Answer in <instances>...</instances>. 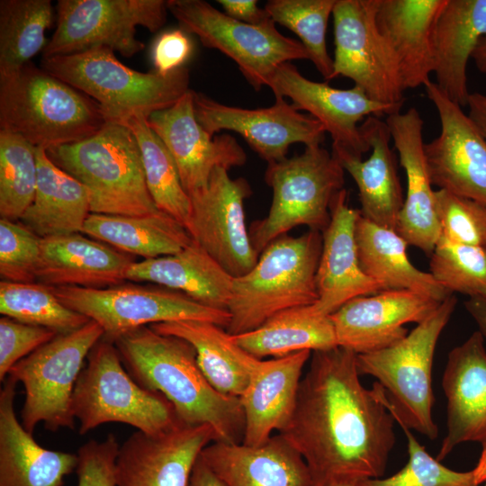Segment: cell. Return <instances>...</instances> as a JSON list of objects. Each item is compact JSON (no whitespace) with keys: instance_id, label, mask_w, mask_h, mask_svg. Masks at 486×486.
<instances>
[{"instance_id":"52","label":"cell","mask_w":486,"mask_h":486,"mask_svg":"<svg viewBox=\"0 0 486 486\" xmlns=\"http://www.w3.org/2000/svg\"><path fill=\"white\" fill-rule=\"evenodd\" d=\"M189 486H226L199 456L190 478Z\"/></svg>"},{"instance_id":"56","label":"cell","mask_w":486,"mask_h":486,"mask_svg":"<svg viewBox=\"0 0 486 486\" xmlns=\"http://www.w3.org/2000/svg\"><path fill=\"white\" fill-rule=\"evenodd\" d=\"M332 486H356V483H338Z\"/></svg>"},{"instance_id":"51","label":"cell","mask_w":486,"mask_h":486,"mask_svg":"<svg viewBox=\"0 0 486 486\" xmlns=\"http://www.w3.org/2000/svg\"><path fill=\"white\" fill-rule=\"evenodd\" d=\"M467 105L469 118L486 140V95L480 93H470Z\"/></svg>"},{"instance_id":"43","label":"cell","mask_w":486,"mask_h":486,"mask_svg":"<svg viewBox=\"0 0 486 486\" xmlns=\"http://www.w3.org/2000/svg\"><path fill=\"white\" fill-rule=\"evenodd\" d=\"M429 273L450 293L486 297V248L454 243L440 235Z\"/></svg>"},{"instance_id":"31","label":"cell","mask_w":486,"mask_h":486,"mask_svg":"<svg viewBox=\"0 0 486 486\" xmlns=\"http://www.w3.org/2000/svg\"><path fill=\"white\" fill-rule=\"evenodd\" d=\"M486 37V0H447L434 29V71L441 91L461 107L467 105V65Z\"/></svg>"},{"instance_id":"16","label":"cell","mask_w":486,"mask_h":486,"mask_svg":"<svg viewBox=\"0 0 486 486\" xmlns=\"http://www.w3.org/2000/svg\"><path fill=\"white\" fill-rule=\"evenodd\" d=\"M275 98L287 97L298 111L308 112L332 139V151L362 158L370 150L358 122L370 116L382 117L401 111L400 106L372 100L361 88L338 89L328 83L303 76L291 62L280 65L267 86Z\"/></svg>"},{"instance_id":"2","label":"cell","mask_w":486,"mask_h":486,"mask_svg":"<svg viewBox=\"0 0 486 486\" xmlns=\"http://www.w3.org/2000/svg\"><path fill=\"white\" fill-rule=\"evenodd\" d=\"M112 343L130 376L143 388L162 394L180 422L210 426L216 441L242 443L240 399L220 393L209 382L191 344L149 326L130 330Z\"/></svg>"},{"instance_id":"19","label":"cell","mask_w":486,"mask_h":486,"mask_svg":"<svg viewBox=\"0 0 486 486\" xmlns=\"http://www.w3.org/2000/svg\"><path fill=\"white\" fill-rule=\"evenodd\" d=\"M213 441L208 425L179 422L158 435L136 431L120 446L116 486H189L196 461Z\"/></svg>"},{"instance_id":"55","label":"cell","mask_w":486,"mask_h":486,"mask_svg":"<svg viewBox=\"0 0 486 486\" xmlns=\"http://www.w3.org/2000/svg\"><path fill=\"white\" fill-rule=\"evenodd\" d=\"M472 472L475 482L478 485L486 482V444L482 446L481 456Z\"/></svg>"},{"instance_id":"46","label":"cell","mask_w":486,"mask_h":486,"mask_svg":"<svg viewBox=\"0 0 486 486\" xmlns=\"http://www.w3.org/2000/svg\"><path fill=\"white\" fill-rule=\"evenodd\" d=\"M40 238L19 221L0 220V275L2 280L34 283Z\"/></svg>"},{"instance_id":"7","label":"cell","mask_w":486,"mask_h":486,"mask_svg":"<svg viewBox=\"0 0 486 486\" xmlns=\"http://www.w3.org/2000/svg\"><path fill=\"white\" fill-rule=\"evenodd\" d=\"M456 302L454 295L448 296L400 342L356 356L360 375L378 381L381 400L394 420L429 439H436L438 434L432 415L434 354Z\"/></svg>"},{"instance_id":"42","label":"cell","mask_w":486,"mask_h":486,"mask_svg":"<svg viewBox=\"0 0 486 486\" xmlns=\"http://www.w3.org/2000/svg\"><path fill=\"white\" fill-rule=\"evenodd\" d=\"M336 0H270L265 9L271 19L292 32L307 50L310 60L326 80L333 79L326 32Z\"/></svg>"},{"instance_id":"24","label":"cell","mask_w":486,"mask_h":486,"mask_svg":"<svg viewBox=\"0 0 486 486\" xmlns=\"http://www.w3.org/2000/svg\"><path fill=\"white\" fill-rule=\"evenodd\" d=\"M442 387L447 400V433L438 461L459 444H486V348L479 330L449 352Z\"/></svg>"},{"instance_id":"37","label":"cell","mask_w":486,"mask_h":486,"mask_svg":"<svg viewBox=\"0 0 486 486\" xmlns=\"http://www.w3.org/2000/svg\"><path fill=\"white\" fill-rule=\"evenodd\" d=\"M310 306L281 311L254 330L231 335L232 338L241 348L258 359L338 346L330 317L315 313Z\"/></svg>"},{"instance_id":"27","label":"cell","mask_w":486,"mask_h":486,"mask_svg":"<svg viewBox=\"0 0 486 486\" xmlns=\"http://www.w3.org/2000/svg\"><path fill=\"white\" fill-rule=\"evenodd\" d=\"M370 147V157L331 152L343 169L354 179L364 219L387 229L397 230L404 197L398 175L397 160L390 146L391 132L385 121L370 116L359 126Z\"/></svg>"},{"instance_id":"3","label":"cell","mask_w":486,"mask_h":486,"mask_svg":"<svg viewBox=\"0 0 486 486\" xmlns=\"http://www.w3.org/2000/svg\"><path fill=\"white\" fill-rule=\"evenodd\" d=\"M106 123L94 99L32 61L0 78V130L18 134L34 147L76 143Z\"/></svg>"},{"instance_id":"38","label":"cell","mask_w":486,"mask_h":486,"mask_svg":"<svg viewBox=\"0 0 486 486\" xmlns=\"http://www.w3.org/2000/svg\"><path fill=\"white\" fill-rule=\"evenodd\" d=\"M53 17L50 0L0 1V78L15 74L43 51Z\"/></svg>"},{"instance_id":"20","label":"cell","mask_w":486,"mask_h":486,"mask_svg":"<svg viewBox=\"0 0 486 486\" xmlns=\"http://www.w3.org/2000/svg\"><path fill=\"white\" fill-rule=\"evenodd\" d=\"M147 121L173 157L189 196L207 186L214 168L230 170L246 163L245 150L231 135L212 137L200 125L192 89L172 106L152 112Z\"/></svg>"},{"instance_id":"53","label":"cell","mask_w":486,"mask_h":486,"mask_svg":"<svg viewBox=\"0 0 486 486\" xmlns=\"http://www.w3.org/2000/svg\"><path fill=\"white\" fill-rule=\"evenodd\" d=\"M464 308L479 327V331L486 339V297H471L464 302Z\"/></svg>"},{"instance_id":"11","label":"cell","mask_w":486,"mask_h":486,"mask_svg":"<svg viewBox=\"0 0 486 486\" xmlns=\"http://www.w3.org/2000/svg\"><path fill=\"white\" fill-rule=\"evenodd\" d=\"M166 5L181 30L196 35L205 48L231 58L256 91L267 86L280 65L310 59L302 42L280 33L273 20L248 24L202 0H168Z\"/></svg>"},{"instance_id":"35","label":"cell","mask_w":486,"mask_h":486,"mask_svg":"<svg viewBox=\"0 0 486 486\" xmlns=\"http://www.w3.org/2000/svg\"><path fill=\"white\" fill-rule=\"evenodd\" d=\"M357 254L362 270L385 290H408L442 302L452 295L428 272L409 260V245L396 230L379 226L361 216L356 225Z\"/></svg>"},{"instance_id":"5","label":"cell","mask_w":486,"mask_h":486,"mask_svg":"<svg viewBox=\"0 0 486 486\" xmlns=\"http://www.w3.org/2000/svg\"><path fill=\"white\" fill-rule=\"evenodd\" d=\"M47 153L86 186L91 213L141 216L159 211L147 186L138 141L127 125L107 122L94 135Z\"/></svg>"},{"instance_id":"28","label":"cell","mask_w":486,"mask_h":486,"mask_svg":"<svg viewBox=\"0 0 486 486\" xmlns=\"http://www.w3.org/2000/svg\"><path fill=\"white\" fill-rule=\"evenodd\" d=\"M311 353L303 350L260 359L239 398L245 418L242 444L262 445L274 431L280 433L285 428L293 414L302 371Z\"/></svg>"},{"instance_id":"26","label":"cell","mask_w":486,"mask_h":486,"mask_svg":"<svg viewBox=\"0 0 486 486\" xmlns=\"http://www.w3.org/2000/svg\"><path fill=\"white\" fill-rule=\"evenodd\" d=\"M200 457L226 486H312L304 459L281 434L256 446L213 441Z\"/></svg>"},{"instance_id":"47","label":"cell","mask_w":486,"mask_h":486,"mask_svg":"<svg viewBox=\"0 0 486 486\" xmlns=\"http://www.w3.org/2000/svg\"><path fill=\"white\" fill-rule=\"evenodd\" d=\"M58 333L3 316L0 319V381L22 358L50 341Z\"/></svg>"},{"instance_id":"30","label":"cell","mask_w":486,"mask_h":486,"mask_svg":"<svg viewBox=\"0 0 486 486\" xmlns=\"http://www.w3.org/2000/svg\"><path fill=\"white\" fill-rule=\"evenodd\" d=\"M446 1L378 0L376 24L395 57L404 91L430 80L435 24Z\"/></svg>"},{"instance_id":"32","label":"cell","mask_w":486,"mask_h":486,"mask_svg":"<svg viewBox=\"0 0 486 486\" xmlns=\"http://www.w3.org/2000/svg\"><path fill=\"white\" fill-rule=\"evenodd\" d=\"M233 277L194 240L173 255L134 262L126 280L148 282L181 292L195 302L227 310Z\"/></svg>"},{"instance_id":"22","label":"cell","mask_w":486,"mask_h":486,"mask_svg":"<svg viewBox=\"0 0 486 486\" xmlns=\"http://www.w3.org/2000/svg\"><path fill=\"white\" fill-rule=\"evenodd\" d=\"M360 211L349 207L347 193L340 190L330 204V221L322 232V250L316 274L318 301L311 310L329 316L348 301L384 291L362 270L356 240Z\"/></svg>"},{"instance_id":"25","label":"cell","mask_w":486,"mask_h":486,"mask_svg":"<svg viewBox=\"0 0 486 486\" xmlns=\"http://www.w3.org/2000/svg\"><path fill=\"white\" fill-rule=\"evenodd\" d=\"M134 259L82 232L40 238L38 283L50 287L106 288L123 284Z\"/></svg>"},{"instance_id":"39","label":"cell","mask_w":486,"mask_h":486,"mask_svg":"<svg viewBox=\"0 0 486 486\" xmlns=\"http://www.w3.org/2000/svg\"><path fill=\"white\" fill-rule=\"evenodd\" d=\"M123 124L131 130L138 141L147 186L157 208L185 228L191 212V200L182 184L173 157L148 125L147 117L136 115Z\"/></svg>"},{"instance_id":"44","label":"cell","mask_w":486,"mask_h":486,"mask_svg":"<svg viewBox=\"0 0 486 486\" xmlns=\"http://www.w3.org/2000/svg\"><path fill=\"white\" fill-rule=\"evenodd\" d=\"M407 437L409 461L397 473L385 479L369 478L356 486H479L473 472H456L433 458L410 429L397 421Z\"/></svg>"},{"instance_id":"23","label":"cell","mask_w":486,"mask_h":486,"mask_svg":"<svg viewBox=\"0 0 486 486\" xmlns=\"http://www.w3.org/2000/svg\"><path fill=\"white\" fill-rule=\"evenodd\" d=\"M407 179V191L396 231L409 245L431 256L441 234L435 192L424 155V122L418 111L388 115L385 120Z\"/></svg>"},{"instance_id":"50","label":"cell","mask_w":486,"mask_h":486,"mask_svg":"<svg viewBox=\"0 0 486 486\" xmlns=\"http://www.w3.org/2000/svg\"><path fill=\"white\" fill-rule=\"evenodd\" d=\"M223 8V13L239 22L261 25L271 19L267 11L257 6L256 0H218Z\"/></svg>"},{"instance_id":"36","label":"cell","mask_w":486,"mask_h":486,"mask_svg":"<svg viewBox=\"0 0 486 486\" xmlns=\"http://www.w3.org/2000/svg\"><path fill=\"white\" fill-rule=\"evenodd\" d=\"M82 233L144 259L178 253L193 242L184 226L161 211L141 216L90 213Z\"/></svg>"},{"instance_id":"54","label":"cell","mask_w":486,"mask_h":486,"mask_svg":"<svg viewBox=\"0 0 486 486\" xmlns=\"http://www.w3.org/2000/svg\"><path fill=\"white\" fill-rule=\"evenodd\" d=\"M472 58L479 71L486 73V37H483L477 45Z\"/></svg>"},{"instance_id":"8","label":"cell","mask_w":486,"mask_h":486,"mask_svg":"<svg viewBox=\"0 0 486 486\" xmlns=\"http://www.w3.org/2000/svg\"><path fill=\"white\" fill-rule=\"evenodd\" d=\"M72 412L81 435L110 422L158 435L180 422L173 405L159 392L140 386L124 367L114 344L103 338L88 354L76 382Z\"/></svg>"},{"instance_id":"4","label":"cell","mask_w":486,"mask_h":486,"mask_svg":"<svg viewBox=\"0 0 486 486\" xmlns=\"http://www.w3.org/2000/svg\"><path fill=\"white\" fill-rule=\"evenodd\" d=\"M322 250V232L284 235L267 245L255 266L233 279L227 308L232 336L256 329L285 310L318 301L316 274Z\"/></svg>"},{"instance_id":"33","label":"cell","mask_w":486,"mask_h":486,"mask_svg":"<svg viewBox=\"0 0 486 486\" xmlns=\"http://www.w3.org/2000/svg\"><path fill=\"white\" fill-rule=\"evenodd\" d=\"M37 185L19 222L39 238L82 232L91 213L86 186L57 166L47 149L35 148Z\"/></svg>"},{"instance_id":"9","label":"cell","mask_w":486,"mask_h":486,"mask_svg":"<svg viewBox=\"0 0 486 486\" xmlns=\"http://www.w3.org/2000/svg\"><path fill=\"white\" fill-rule=\"evenodd\" d=\"M345 170L321 145L302 154L268 163L265 181L273 190L268 214L249 229L258 255L277 238L297 226L323 232L330 221V204L344 189Z\"/></svg>"},{"instance_id":"49","label":"cell","mask_w":486,"mask_h":486,"mask_svg":"<svg viewBox=\"0 0 486 486\" xmlns=\"http://www.w3.org/2000/svg\"><path fill=\"white\" fill-rule=\"evenodd\" d=\"M193 51V44L181 29L160 34L152 48V61L156 72L168 75L184 67Z\"/></svg>"},{"instance_id":"13","label":"cell","mask_w":486,"mask_h":486,"mask_svg":"<svg viewBox=\"0 0 486 486\" xmlns=\"http://www.w3.org/2000/svg\"><path fill=\"white\" fill-rule=\"evenodd\" d=\"M164 0H58L56 30L42 58L69 55L106 47L130 58L142 50L136 27L150 32L166 21Z\"/></svg>"},{"instance_id":"12","label":"cell","mask_w":486,"mask_h":486,"mask_svg":"<svg viewBox=\"0 0 486 486\" xmlns=\"http://www.w3.org/2000/svg\"><path fill=\"white\" fill-rule=\"evenodd\" d=\"M50 288L67 307L98 323L103 338L111 342L140 327L177 320L210 321L226 328L230 318L228 310L202 305L166 287L123 283L100 289Z\"/></svg>"},{"instance_id":"48","label":"cell","mask_w":486,"mask_h":486,"mask_svg":"<svg viewBox=\"0 0 486 486\" xmlns=\"http://www.w3.org/2000/svg\"><path fill=\"white\" fill-rule=\"evenodd\" d=\"M120 446L113 434L89 440L78 451L76 486H116L115 466Z\"/></svg>"},{"instance_id":"1","label":"cell","mask_w":486,"mask_h":486,"mask_svg":"<svg viewBox=\"0 0 486 486\" xmlns=\"http://www.w3.org/2000/svg\"><path fill=\"white\" fill-rule=\"evenodd\" d=\"M356 354L337 346L311 353L293 414L281 434L302 456L312 486L379 478L395 444L394 418L375 382H360Z\"/></svg>"},{"instance_id":"14","label":"cell","mask_w":486,"mask_h":486,"mask_svg":"<svg viewBox=\"0 0 486 486\" xmlns=\"http://www.w3.org/2000/svg\"><path fill=\"white\" fill-rule=\"evenodd\" d=\"M378 0H336L333 78L351 79L372 100L404 104L395 57L376 24Z\"/></svg>"},{"instance_id":"10","label":"cell","mask_w":486,"mask_h":486,"mask_svg":"<svg viewBox=\"0 0 486 486\" xmlns=\"http://www.w3.org/2000/svg\"><path fill=\"white\" fill-rule=\"evenodd\" d=\"M104 337L94 320L74 331L58 334L19 361L8 375L24 389L22 425L31 434L39 423L56 432L75 427L72 396L85 360Z\"/></svg>"},{"instance_id":"40","label":"cell","mask_w":486,"mask_h":486,"mask_svg":"<svg viewBox=\"0 0 486 486\" xmlns=\"http://www.w3.org/2000/svg\"><path fill=\"white\" fill-rule=\"evenodd\" d=\"M0 312L17 321L47 328L64 334L86 325L90 320L67 307L50 286L40 283L1 280Z\"/></svg>"},{"instance_id":"29","label":"cell","mask_w":486,"mask_h":486,"mask_svg":"<svg viewBox=\"0 0 486 486\" xmlns=\"http://www.w3.org/2000/svg\"><path fill=\"white\" fill-rule=\"evenodd\" d=\"M17 382L10 375L0 392V486H62L76 471L77 454L40 446L17 419Z\"/></svg>"},{"instance_id":"18","label":"cell","mask_w":486,"mask_h":486,"mask_svg":"<svg viewBox=\"0 0 486 486\" xmlns=\"http://www.w3.org/2000/svg\"><path fill=\"white\" fill-rule=\"evenodd\" d=\"M424 86L441 124L438 137L423 147L432 184L486 205V140L435 82Z\"/></svg>"},{"instance_id":"45","label":"cell","mask_w":486,"mask_h":486,"mask_svg":"<svg viewBox=\"0 0 486 486\" xmlns=\"http://www.w3.org/2000/svg\"><path fill=\"white\" fill-rule=\"evenodd\" d=\"M435 198L440 235L454 243L486 248V205L441 189Z\"/></svg>"},{"instance_id":"57","label":"cell","mask_w":486,"mask_h":486,"mask_svg":"<svg viewBox=\"0 0 486 486\" xmlns=\"http://www.w3.org/2000/svg\"><path fill=\"white\" fill-rule=\"evenodd\" d=\"M486 486V485H485Z\"/></svg>"},{"instance_id":"15","label":"cell","mask_w":486,"mask_h":486,"mask_svg":"<svg viewBox=\"0 0 486 486\" xmlns=\"http://www.w3.org/2000/svg\"><path fill=\"white\" fill-rule=\"evenodd\" d=\"M251 192L245 178L232 179L228 169L218 166L207 186L189 196L191 212L185 229L233 278L248 273L259 256L245 220L244 201Z\"/></svg>"},{"instance_id":"34","label":"cell","mask_w":486,"mask_h":486,"mask_svg":"<svg viewBox=\"0 0 486 486\" xmlns=\"http://www.w3.org/2000/svg\"><path fill=\"white\" fill-rule=\"evenodd\" d=\"M149 327L191 344L204 376L228 396L240 398L260 361L241 348L226 328L210 321L177 320Z\"/></svg>"},{"instance_id":"21","label":"cell","mask_w":486,"mask_h":486,"mask_svg":"<svg viewBox=\"0 0 486 486\" xmlns=\"http://www.w3.org/2000/svg\"><path fill=\"white\" fill-rule=\"evenodd\" d=\"M441 302L408 290H385L354 298L329 315L338 346L356 355L391 346L408 335L405 324L420 323Z\"/></svg>"},{"instance_id":"17","label":"cell","mask_w":486,"mask_h":486,"mask_svg":"<svg viewBox=\"0 0 486 486\" xmlns=\"http://www.w3.org/2000/svg\"><path fill=\"white\" fill-rule=\"evenodd\" d=\"M194 108L198 122L211 136L221 130L235 131L267 163L284 159L292 144L321 145L325 140L322 124L284 98H275L267 108L245 109L194 91Z\"/></svg>"},{"instance_id":"6","label":"cell","mask_w":486,"mask_h":486,"mask_svg":"<svg viewBox=\"0 0 486 486\" xmlns=\"http://www.w3.org/2000/svg\"><path fill=\"white\" fill-rule=\"evenodd\" d=\"M40 68L94 99L107 122L124 123L136 115L148 118L189 90L185 67L168 75L139 72L121 63L106 47L42 58Z\"/></svg>"},{"instance_id":"41","label":"cell","mask_w":486,"mask_h":486,"mask_svg":"<svg viewBox=\"0 0 486 486\" xmlns=\"http://www.w3.org/2000/svg\"><path fill=\"white\" fill-rule=\"evenodd\" d=\"M35 148L22 136L0 130V216L19 221L34 199Z\"/></svg>"}]
</instances>
